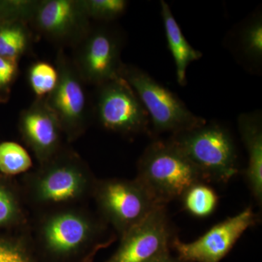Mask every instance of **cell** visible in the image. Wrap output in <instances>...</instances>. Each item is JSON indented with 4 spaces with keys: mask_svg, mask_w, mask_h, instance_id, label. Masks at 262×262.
Wrapping results in <instances>:
<instances>
[{
    "mask_svg": "<svg viewBox=\"0 0 262 262\" xmlns=\"http://www.w3.org/2000/svg\"><path fill=\"white\" fill-rule=\"evenodd\" d=\"M27 181L31 201L42 207L63 206L94 192L96 181L83 160L63 147L51 160L40 164Z\"/></svg>",
    "mask_w": 262,
    "mask_h": 262,
    "instance_id": "cell-1",
    "label": "cell"
},
{
    "mask_svg": "<svg viewBox=\"0 0 262 262\" xmlns=\"http://www.w3.org/2000/svg\"><path fill=\"white\" fill-rule=\"evenodd\" d=\"M156 204L165 206L193 184L203 182L201 174L170 140L151 142L138 163L136 179Z\"/></svg>",
    "mask_w": 262,
    "mask_h": 262,
    "instance_id": "cell-2",
    "label": "cell"
},
{
    "mask_svg": "<svg viewBox=\"0 0 262 262\" xmlns=\"http://www.w3.org/2000/svg\"><path fill=\"white\" fill-rule=\"evenodd\" d=\"M169 140L187 157L203 182L227 183L238 173L235 144L222 125L206 122L173 134Z\"/></svg>",
    "mask_w": 262,
    "mask_h": 262,
    "instance_id": "cell-3",
    "label": "cell"
},
{
    "mask_svg": "<svg viewBox=\"0 0 262 262\" xmlns=\"http://www.w3.org/2000/svg\"><path fill=\"white\" fill-rule=\"evenodd\" d=\"M119 76L137 94L149 115L151 134H173L203 125L204 118L192 113L173 92L135 66L123 63Z\"/></svg>",
    "mask_w": 262,
    "mask_h": 262,
    "instance_id": "cell-4",
    "label": "cell"
},
{
    "mask_svg": "<svg viewBox=\"0 0 262 262\" xmlns=\"http://www.w3.org/2000/svg\"><path fill=\"white\" fill-rule=\"evenodd\" d=\"M55 66L58 82L45 98L58 118L66 139L73 141L87 130L93 116V106L88 98L86 84L63 48H58Z\"/></svg>",
    "mask_w": 262,
    "mask_h": 262,
    "instance_id": "cell-5",
    "label": "cell"
},
{
    "mask_svg": "<svg viewBox=\"0 0 262 262\" xmlns=\"http://www.w3.org/2000/svg\"><path fill=\"white\" fill-rule=\"evenodd\" d=\"M96 89L93 115L103 128L122 135L151 134L149 115L126 80L118 76Z\"/></svg>",
    "mask_w": 262,
    "mask_h": 262,
    "instance_id": "cell-6",
    "label": "cell"
},
{
    "mask_svg": "<svg viewBox=\"0 0 262 262\" xmlns=\"http://www.w3.org/2000/svg\"><path fill=\"white\" fill-rule=\"evenodd\" d=\"M93 194L103 218L120 237L160 206L136 179L96 181Z\"/></svg>",
    "mask_w": 262,
    "mask_h": 262,
    "instance_id": "cell-7",
    "label": "cell"
},
{
    "mask_svg": "<svg viewBox=\"0 0 262 262\" xmlns=\"http://www.w3.org/2000/svg\"><path fill=\"white\" fill-rule=\"evenodd\" d=\"M123 39L120 33L106 24L91 26L74 49L72 58L86 84L95 87L118 77L122 63Z\"/></svg>",
    "mask_w": 262,
    "mask_h": 262,
    "instance_id": "cell-8",
    "label": "cell"
},
{
    "mask_svg": "<svg viewBox=\"0 0 262 262\" xmlns=\"http://www.w3.org/2000/svg\"><path fill=\"white\" fill-rule=\"evenodd\" d=\"M104 229L89 213L77 209H61L43 218L37 238L45 249L58 257L80 252L101 238Z\"/></svg>",
    "mask_w": 262,
    "mask_h": 262,
    "instance_id": "cell-9",
    "label": "cell"
},
{
    "mask_svg": "<svg viewBox=\"0 0 262 262\" xmlns=\"http://www.w3.org/2000/svg\"><path fill=\"white\" fill-rule=\"evenodd\" d=\"M29 25L63 49L75 47L92 26L82 0H39Z\"/></svg>",
    "mask_w": 262,
    "mask_h": 262,
    "instance_id": "cell-10",
    "label": "cell"
},
{
    "mask_svg": "<svg viewBox=\"0 0 262 262\" xmlns=\"http://www.w3.org/2000/svg\"><path fill=\"white\" fill-rule=\"evenodd\" d=\"M173 230L165 206H157L121 237L110 262H155L170 254Z\"/></svg>",
    "mask_w": 262,
    "mask_h": 262,
    "instance_id": "cell-11",
    "label": "cell"
},
{
    "mask_svg": "<svg viewBox=\"0 0 262 262\" xmlns=\"http://www.w3.org/2000/svg\"><path fill=\"white\" fill-rule=\"evenodd\" d=\"M256 220L252 208L247 207L237 215L213 226L193 242H183L173 237L170 248L182 261L220 262L244 232L256 224Z\"/></svg>",
    "mask_w": 262,
    "mask_h": 262,
    "instance_id": "cell-12",
    "label": "cell"
},
{
    "mask_svg": "<svg viewBox=\"0 0 262 262\" xmlns=\"http://www.w3.org/2000/svg\"><path fill=\"white\" fill-rule=\"evenodd\" d=\"M19 131L39 165L56 156L63 146V133L58 118L45 98H36L20 114Z\"/></svg>",
    "mask_w": 262,
    "mask_h": 262,
    "instance_id": "cell-13",
    "label": "cell"
},
{
    "mask_svg": "<svg viewBox=\"0 0 262 262\" xmlns=\"http://www.w3.org/2000/svg\"><path fill=\"white\" fill-rule=\"evenodd\" d=\"M241 139L248 151L246 179L258 203L262 201V117L261 112L241 114L237 119Z\"/></svg>",
    "mask_w": 262,
    "mask_h": 262,
    "instance_id": "cell-14",
    "label": "cell"
},
{
    "mask_svg": "<svg viewBox=\"0 0 262 262\" xmlns=\"http://www.w3.org/2000/svg\"><path fill=\"white\" fill-rule=\"evenodd\" d=\"M160 6L168 48L175 62L177 82L184 86L187 84L188 67L199 60L203 54L188 42L169 5L161 1Z\"/></svg>",
    "mask_w": 262,
    "mask_h": 262,
    "instance_id": "cell-15",
    "label": "cell"
},
{
    "mask_svg": "<svg viewBox=\"0 0 262 262\" xmlns=\"http://www.w3.org/2000/svg\"><path fill=\"white\" fill-rule=\"evenodd\" d=\"M32 41V29L27 22H0V56L18 62L31 49Z\"/></svg>",
    "mask_w": 262,
    "mask_h": 262,
    "instance_id": "cell-16",
    "label": "cell"
},
{
    "mask_svg": "<svg viewBox=\"0 0 262 262\" xmlns=\"http://www.w3.org/2000/svg\"><path fill=\"white\" fill-rule=\"evenodd\" d=\"M237 49L243 61L253 67L262 63V17L261 13L252 15L239 28Z\"/></svg>",
    "mask_w": 262,
    "mask_h": 262,
    "instance_id": "cell-17",
    "label": "cell"
},
{
    "mask_svg": "<svg viewBox=\"0 0 262 262\" xmlns=\"http://www.w3.org/2000/svg\"><path fill=\"white\" fill-rule=\"evenodd\" d=\"M184 209L194 216L205 218L214 212L219 198L214 189L203 182L191 186L182 196Z\"/></svg>",
    "mask_w": 262,
    "mask_h": 262,
    "instance_id": "cell-18",
    "label": "cell"
},
{
    "mask_svg": "<svg viewBox=\"0 0 262 262\" xmlns=\"http://www.w3.org/2000/svg\"><path fill=\"white\" fill-rule=\"evenodd\" d=\"M32 160L23 146L13 141L0 144V171L6 175H17L28 171Z\"/></svg>",
    "mask_w": 262,
    "mask_h": 262,
    "instance_id": "cell-19",
    "label": "cell"
},
{
    "mask_svg": "<svg viewBox=\"0 0 262 262\" xmlns=\"http://www.w3.org/2000/svg\"><path fill=\"white\" fill-rule=\"evenodd\" d=\"M58 77L56 66L49 62H35L29 70V84L36 98L47 97L56 88Z\"/></svg>",
    "mask_w": 262,
    "mask_h": 262,
    "instance_id": "cell-20",
    "label": "cell"
},
{
    "mask_svg": "<svg viewBox=\"0 0 262 262\" xmlns=\"http://www.w3.org/2000/svg\"><path fill=\"white\" fill-rule=\"evenodd\" d=\"M90 20L108 23L120 18L126 11L128 2L125 0H82Z\"/></svg>",
    "mask_w": 262,
    "mask_h": 262,
    "instance_id": "cell-21",
    "label": "cell"
},
{
    "mask_svg": "<svg viewBox=\"0 0 262 262\" xmlns=\"http://www.w3.org/2000/svg\"><path fill=\"white\" fill-rule=\"evenodd\" d=\"M23 216L18 196L9 188L0 184V227L20 222Z\"/></svg>",
    "mask_w": 262,
    "mask_h": 262,
    "instance_id": "cell-22",
    "label": "cell"
},
{
    "mask_svg": "<svg viewBox=\"0 0 262 262\" xmlns=\"http://www.w3.org/2000/svg\"><path fill=\"white\" fill-rule=\"evenodd\" d=\"M0 262H34L25 243L0 239Z\"/></svg>",
    "mask_w": 262,
    "mask_h": 262,
    "instance_id": "cell-23",
    "label": "cell"
},
{
    "mask_svg": "<svg viewBox=\"0 0 262 262\" xmlns=\"http://www.w3.org/2000/svg\"><path fill=\"white\" fill-rule=\"evenodd\" d=\"M18 74V61L0 56V102L6 101Z\"/></svg>",
    "mask_w": 262,
    "mask_h": 262,
    "instance_id": "cell-24",
    "label": "cell"
},
{
    "mask_svg": "<svg viewBox=\"0 0 262 262\" xmlns=\"http://www.w3.org/2000/svg\"><path fill=\"white\" fill-rule=\"evenodd\" d=\"M155 262H184L181 261L180 259H179L177 257H173L171 255L168 254L167 256H164L163 258H160V259L158 260V261Z\"/></svg>",
    "mask_w": 262,
    "mask_h": 262,
    "instance_id": "cell-25",
    "label": "cell"
},
{
    "mask_svg": "<svg viewBox=\"0 0 262 262\" xmlns=\"http://www.w3.org/2000/svg\"><path fill=\"white\" fill-rule=\"evenodd\" d=\"M0 22H1V19H0Z\"/></svg>",
    "mask_w": 262,
    "mask_h": 262,
    "instance_id": "cell-26",
    "label": "cell"
}]
</instances>
